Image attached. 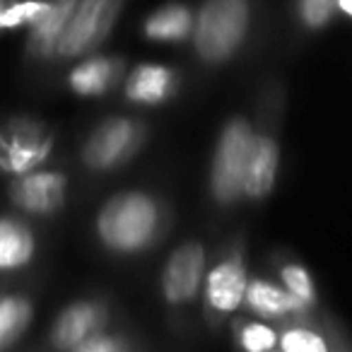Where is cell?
<instances>
[{
    "label": "cell",
    "instance_id": "cell-1",
    "mask_svg": "<svg viewBox=\"0 0 352 352\" xmlns=\"http://www.w3.org/2000/svg\"><path fill=\"white\" fill-rule=\"evenodd\" d=\"M162 230L160 203L140 191L109 198L97 215V236L104 249L118 256H135L157 241Z\"/></svg>",
    "mask_w": 352,
    "mask_h": 352
},
{
    "label": "cell",
    "instance_id": "cell-2",
    "mask_svg": "<svg viewBox=\"0 0 352 352\" xmlns=\"http://www.w3.org/2000/svg\"><path fill=\"white\" fill-rule=\"evenodd\" d=\"M249 25V0H203L193 20V44L201 60L210 65L230 60L244 44Z\"/></svg>",
    "mask_w": 352,
    "mask_h": 352
},
{
    "label": "cell",
    "instance_id": "cell-3",
    "mask_svg": "<svg viewBox=\"0 0 352 352\" xmlns=\"http://www.w3.org/2000/svg\"><path fill=\"white\" fill-rule=\"evenodd\" d=\"M246 283H249V268L241 251H230L212 268H206L201 297L203 314L212 333H217L225 323H230L232 316L239 314Z\"/></svg>",
    "mask_w": 352,
    "mask_h": 352
},
{
    "label": "cell",
    "instance_id": "cell-4",
    "mask_svg": "<svg viewBox=\"0 0 352 352\" xmlns=\"http://www.w3.org/2000/svg\"><path fill=\"white\" fill-rule=\"evenodd\" d=\"M254 135V128L246 118H232L217 138L210 166V191L222 206H230L241 198V182Z\"/></svg>",
    "mask_w": 352,
    "mask_h": 352
},
{
    "label": "cell",
    "instance_id": "cell-5",
    "mask_svg": "<svg viewBox=\"0 0 352 352\" xmlns=\"http://www.w3.org/2000/svg\"><path fill=\"white\" fill-rule=\"evenodd\" d=\"M208 251L201 241H184L166 258L160 275V294L171 314H184L201 297Z\"/></svg>",
    "mask_w": 352,
    "mask_h": 352
},
{
    "label": "cell",
    "instance_id": "cell-6",
    "mask_svg": "<svg viewBox=\"0 0 352 352\" xmlns=\"http://www.w3.org/2000/svg\"><path fill=\"white\" fill-rule=\"evenodd\" d=\"M123 0H78L68 25L60 32L56 58H80L97 49L111 32Z\"/></svg>",
    "mask_w": 352,
    "mask_h": 352
},
{
    "label": "cell",
    "instance_id": "cell-7",
    "mask_svg": "<svg viewBox=\"0 0 352 352\" xmlns=\"http://www.w3.org/2000/svg\"><path fill=\"white\" fill-rule=\"evenodd\" d=\"M111 318V309L99 297H82L58 311L46 336L49 352H70L89 336L104 331Z\"/></svg>",
    "mask_w": 352,
    "mask_h": 352
},
{
    "label": "cell",
    "instance_id": "cell-8",
    "mask_svg": "<svg viewBox=\"0 0 352 352\" xmlns=\"http://www.w3.org/2000/svg\"><path fill=\"white\" fill-rule=\"evenodd\" d=\"M241 309L246 316L265 321L270 326H287V323L314 321V311L304 307L299 299H294L280 283L268 278H251L246 283Z\"/></svg>",
    "mask_w": 352,
    "mask_h": 352
},
{
    "label": "cell",
    "instance_id": "cell-9",
    "mask_svg": "<svg viewBox=\"0 0 352 352\" xmlns=\"http://www.w3.org/2000/svg\"><path fill=\"white\" fill-rule=\"evenodd\" d=\"M142 140V128L133 118H107L92 131L82 147V162L89 169L107 171L121 164L138 150Z\"/></svg>",
    "mask_w": 352,
    "mask_h": 352
},
{
    "label": "cell",
    "instance_id": "cell-10",
    "mask_svg": "<svg viewBox=\"0 0 352 352\" xmlns=\"http://www.w3.org/2000/svg\"><path fill=\"white\" fill-rule=\"evenodd\" d=\"M51 155V135L32 121H15L0 133V169L25 176Z\"/></svg>",
    "mask_w": 352,
    "mask_h": 352
},
{
    "label": "cell",
    "instance_id": "cell-11",
    "mask_svg": "<svg viewBox=\"0 0 352 352\" xmlns=\"http://www.w3.org/2000/svg\"><path fill=\"white\" fill-rule=\"evenodd\" d=\"M68 193V179L60 171H30L17 176V182L10 188V198L22 210L34 215H51L60 210Z\"/></svg>",
    "mask_w": 352,
    "mask_h": 352
},
{
    "label": "cell",
    "instance_id": "cell-12",
    "mask_svg": "<svg viewBox=\"0 0 352 352\" xmlns=\"http://www.w3.org/2000/svg\"><path fill=\"white\" fill-rule=\"evenodd\" d=\"M280 166V147L270 135L256 133L251 142L249 160H246L244 182H241V196L249 201H261L275 186Z\"/></svg>",
    "mask_w": 352,
    "mask_h": 352
},
{
    "label": "cell",
    "instance_id": "cell-13",
    "mask_svg": "<svg viewBox=\"0 0 352 352\" xmlns=\"http://www.w3.org/2000/svg\"><path fill=\"white\" fill-rule=\"evenodd\" d=\"M179 89V75L166 65L142 63L128 75L126 80V99L142 107H160L171 99Z\"/></svg>",
    "mask_w": 352,
    "mask_h": 352
},
{
    "label": "cell",
    "instance_id": "cell-14",
    "mask_svg": "<svg viewBox=\"0 0 352 352\" xmlns=\"http://www.w3.org/2000/svg\"><path fill=\"white\" fill-rule=\"evenodd\" d=\"M123 75V60L116 56H92L78 63L70 73V89L80 97H102Z\"/></svg>",
    "mask_w": 352,
    "mask_h": 352
},
{
    "label": "cell",
    "instance_id": "cell-15",
    "mask_svg": "<svg viewBox=\"0 0 352 352\" xmlns=\"http://www.w3.org/2000/svg\"><path fill=\"white\" fill-rule=\"evenodd\" d=\"M78 0H49V10L46 15L30 27V41H27V51L34 58H56V46H58L60 32L68 25L70 15H73Z\"/></svg>",
    "mask_w": 352,
    "mask_h": 352
},
{
    "label": "cell",
    "instance_id": "cell-16",
    "mask_svg": "<svg viewBox=\"0 0 352 352\" xmlns=\"http://www.w3.org/2000/svg\"><path fill=\"white\" fill-rule=\"evenodd\" d=\"M36 256V239L20 220L0 217V273H17Z\"/></svg>",
    "mask_w": 352,
    "mask_h": 352
},
{
    "label": "cell",
    "instance_id": "cell-17",
    "mask_svg": "<svg viewBox=\"0 0 352 352\" xmlns=\"http://www.w3.org/2000/svg\"><path fill=\"white\" fill-rule=\"evenodd\" d=\"M34 299L30 294L10 292L0 297V352H8L25 338L34 321Z\"/></svg>",
    "mask_w": 352,
    "mask_h": 352
},
{
    "label": "cell",
    "instance_id": "cell-18",
    "mask_svg": "<svg viewBox=\"0 0 352 352\" xmlns=\"http://www.w3.org/2000/svg\"><path fill=\"white\" fill-rule=\"evenodd\" d=\"M193 32V12L186 6L171 3L160 10H155L142 25V34L150 41H162V44H174L184 41Z\"/></svg>",
    "mask_w": 352,
    "mask_h": 352
},
{
    "label": "cell",
    "instance_id": "cell-19",
    "mask_svg": "<svg viewBox=\"0 0 352 352\" xmlns=\"http://www.w3.org/2000/svg\"><path fill=\"white\" fill-rule=\"evenodd\" d=\"M232 342L236 352H270L278 350V328L251 316L230 318Z\"/></svg>",
    "mask_w": 352,
    "mask_h": 352
},
{
    "label": "cell",
    "instance_id": "cell-20",
    "mask_svg": "<svg viewBox=\"0 0 352 352\" xmlns=\"http://www.w3.org/2000/svg\"><path fill=\"white\" fill-rule=\"evenodd\" d=\"M278 350L280 352H331V340L323 328L314 321L287 323L278 326Z\"/></svg>",
    "mask_w": 352,
    "mask_h": 352
},
{
    "label": "cell",
    "instance_id": "cell-21",
    "mask_svg": "<svg viewBox=\"0 0 352 352\" xmlns=\"http://www.w3.org/2000/svg\"><path fill=\"white\" fill-rule=\"evenodd\" d=\"M280 285H283V287L287 289L294 299H299L304 307L311 309V311L318 307L316 283H314L311 273H309L302 263H297V261H289V263L280 265Z\"/></svg>",
    "mask_w": 352,
    "mask_h": 352
},
{
    "label": "cell",
    "instance_id": "cell-22",
    "mask_svg": "<svg viewBox=\"0 0 352 352\" xmlns=\"http://www.w3.org/2000/svg\"><path fill=\"white\" fill-rule=\"evenodd\" d=\"M49 10L46 0H8L0 10V30H17V27H34Z\"/></svg>",
    "mask_w": 352,
    "mask_h": 352
},
{
    "label": "cell",
    "instance_id": "cell-23",
    "mask_svg": "<svg viewBox=\"0 0 352 352\" xmlns=\"http://www.w3.org/2000/svg\"><path fill=\"white\" fill-rule=\"evenodd\" d=\"M70 352H138V342L128 333L121 331H99L80 342Z\"/></svg>",
    "mask_w": 352,
    "mask_h": 352
},
{
    "label": "cell",
    "instance_id": "cell-24",
    "mask_svg": "<svg viewBox=\"0 0 352 352\" xmlns=\"http://www.w3.org/2000/svg\"><path fill=\"white\" fill-rule=\"evenodd\" d=\"M299 20L309 30H323L336 12V0H299L297 3Z\"/></svg>",
    "mask_w": 352,
    "mask_h": 352
},
{
    "label": "cell",
    "instance_id": "cell-25",
    "mask_svg": "<svg viewBox=\"0 0 352 352\" xmlns=\"http://www.w3.org/2000/svg\"><path fill=\"white\" fill-rule=\"evenodd\" d=\"M326 333H328V340H331V352H350V345L342 338V333L333 331V328H328Z\"/></svg>",
    "mask_w": 352,
    "mask_h": 352
},
{
    "label": "cell",
    "instance_id": "cell-26",
    "mask_svg": "<svg viewBox=\"0 0 352 352\" xmlns=\"http://www.w3.org/2000/svg\"><path fill=\"white\" fill-rule=\"evenodd\" d=\"M336 8H340V12L345 17L352 15V0H336Z\"/></svg>",
    "mask_w": 352,
    "mask_h": 352
},
{
    "label": "cell",
    "instance_id": "cell-27",
    "mask_svg": "<svg viewBox=\"0 0 352 352\" xmlns=\"http://www.w3.org/2000/svg\"><path fill=\"white\" fill-rule=\"evenodd\" d=\"M6 3H8V0H0V10H3V8H6Z\"/></svg>",
    "mask_w": 352,
    "mask_h": 352
},
{
    "label": "cell",
    "instance_id": "cell-28",
    "mask_svg": "<svg viewBox=\"0 0 352 352\" xmlns=\"http://www.w3.org/2000/svg\"><path fill=\"white\" fill-rule=\"evenodd\" d=\"M270 352H280V350H270Z\"/></svg>",
    "mask_w": 352,
    "mask_h": 352
}]
</instances>
